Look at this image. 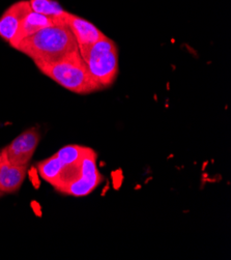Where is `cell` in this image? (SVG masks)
<instances>
[{
    "label": "cell",
    "mask_w": 231,
    "mask_h": 260,
    "mask_svg": "<svg viewBox=\"0 0 231 260\" xmlns=\"http://www.w3.org/2000/svg\"><path fill=\"white\" fill-rule=\"evenodd\" d=\"M15 49L30 57L34 62H52L78 50V45L62 19L56 24L25 38L15 46Z\"/></svg>",
    "instance_id": "obj_1"
},
{
    "label": "cell",
    "mask_w": 231,
    "mask_h": 260,
    "mask_svg": "<svg viewBox=\"0 0 231 260\" xmlns=\"http://www.w3.org/2000/svg\"><path fill=\"white\" fill-rule=\"evenodd\" d=\"M35 64L50 79L74 93L89 94L104 89L89 72L79 49L56 61Z\"/></svg>",
    "instance_id": "obj_2"
},
{
    "label": "cell",
    "mask_w": 231,
    "mask_h": 260,
    "mask_svg": "<svg viewBox=\"0 0 231 260\" xmlns=\"http://www.w3.org/2000/svg\"><path fill=\"white\" fill-rule=\"evenodd\" d=\"M94 79L104 88L111 86L118 75V49L105 36L81 55Z\"/></svg>",
    "instance_id": "obj_3"
},
{
    "label": "cell",
    "mask_w": 231,
    "mask_h": 260,
    "mask_svg": "<svg viewBox=\"0 0 231 260\" xmlns=\"http://www.w3.org/2000/svg\"><path fill=\"white\" fill-rule=\"evenodd\" d=\"M80 177L58 192L75 197H83L94 191L102 183L103 176L97 169L96 153L89 148L80 163Z\"/></svg>",
    "instance_id": "obj_4"
},
{
    "label": "cell",
    "mask_w": 231,
    "mask_h": 260,
    "mask_svg": "<svg viewBox=\"0 0 231 260\" xmlns=\"http://www.w3.org/2000/svg\"><path fill=\"white\" fill-rule=\"evenodd\" d=\"M40 140L41 133L38 127H30L2 149L4 158L13 165L27 166L36 152Z\"/></svg>",
    "instance_id": "obj_5"
},
{
    "label": "cell",
    "mask_w": 231,
    "mask_h": 260,
    "mask_svg": "<svg viewBox=\"0 0 231 260\" xmlns=\"http://www.w3.org/2000/svg\"><path fill=\"white\" fill-rule=\"evenodd\" d=\"M63 21L73 32L81 55H83L93 44L105 37L94 24L69 12L64 13Z\"/></svg>",
    "instance_id": "obj_6"
},
{
    "label": "cell",
    "mask_w": 231,
    "mask_h": 260,
    "mask_svg": "<svg viewBox=\"0 0 231 260\" xmlns=\"http://www.w3.org/2000/svg\"><path fill=\"white\" fill-rule=\"evenodd\" d=\"M30 12L29 0H20L8 8L0 17V38L12 46L23 20Z\"/></svg>",
    "instance_id": "obj_7"
},
{
    "label": "cell",
    "mask_w": 231,
    "mask_h": 260,
    "mask_svg": "<svg viewBox=\"0 0 231 260\" xmlns=\"http://www.w3.org/2000/svg\"><path fill=\"white\" fill-rule=\"evenodd\" d=\"M26 174L27 166L13 165L3 155V160L0 162V192H17L24 183Z\"/></svg>",
    "instance_id": "obj_8"
},
{
    "label": "cell",
    "mask_w": 231,
    "mask_h": 260,
    "mask_svg": "<svg viewBox=\"0 0 231 260\" xmlns=\"http://www.w3.org/2000/svg\"><path fill=\"white\" fill-rule=\"evenodd\" d=\"M62 16L57 17V18H50V17H47V16H44V15H41V14H38V13H35L31 11L23 20V22L20 26L19 32L17 35V38H16L14 44L12 45V47L15 48V46L17 44H19L25 38L30 37V36L37 34L38 31H40L46 27H49V26H52V25L56 24L57 22L61 21L63 19Z\"/></svg>",
    "instance_id": "obj_9"
},
{
    "label": "cell",
    "mask_w": 231,
    "mask_h": 260,
    "mask_svg": "<svg viewBox=\"0 0 231 260\" xmlns=\"http://www.w3.org/2000/svg\"><path fill=\"white\" fill-rule=\"evenodd\" d=\"M37 167H38L40 176L44 180H46L50 185H52L54 189L58 187L64 165L60 162V160L56 157L55 154H53L52 157L40 162Z\"/></svg>",
    "instance_id": "obj_10"
},
{
    "label": "cell",
    "mask_w": 231,
    "mask_h": 260,
    "mask_svg": "<svg viewBox=\"0 0 231 260\" xmlns=\"http://www.w3.org/2000/svg\"><path fill=\"white\" fill-rule=\"evenodd\" d=\"M89 150V147L77 145V144H70L62 148H60L56 153H54L56 157L60 160L63 165H77L79 164L84 155Z\"/></svg>",
    "instance_id": "obj_11"
},
{
    "label": "cell",
    "mask_w": 231,
    "mask_h": 260,
    "mask_svg": "<svg viewBox=\"0 0 231 260\" xmlns=\"http://www.w3.org/2000/svg\"><path fill=\"white\" fill-rule=\"evenodd\" d=\"M31 11L50 18L62 16L67 11L55 0H29Z\"/></svg>",
    "instance_id": "obj_12"
},
{
    "label": "cell",
    "mask_w": 231,
    "mask_h": 260,
    "mask_svg": "<svg viewBox=\"0 0 231 260\" xmlns=\"http://www.w3.org/2000/svg\"><path fill=\"white\" fill-rule=\"evenodd\" d=\"M2 160H3V152L0 150V162H2Z\"/></svg>",
    "instance_id": "obj_13"
},
{
    "label": "cell",
    "mask_w": 231,
    "mask_h": 260,
    "mask_svg": "<svg viewBox=\"0 0 231 260\" xmlns=\"http://www.w3.org/2000/svg\"><path fill=\"white\" fill-rule=\"evenodd\" d=\"M3 195V192H0V196H2Z\"/></svg>",
    "instance_id": "obj_14"
}]
</instances>
